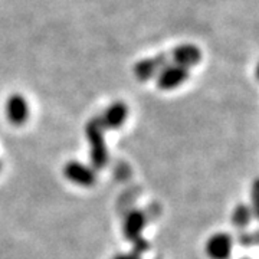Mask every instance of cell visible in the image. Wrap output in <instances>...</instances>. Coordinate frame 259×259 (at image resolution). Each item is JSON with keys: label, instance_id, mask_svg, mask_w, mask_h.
Masks as SVG:
<instances>
[{"label": "cell", "instance_id": "8", "mask_svg": "<svg viewBox=\"0 0 259 259\" xmlns=\"http://www.w3.org/2000/svg\"><path fill=\"white\" fill-rule=\"evenodd\" d=\"M127 117H128V107L124 102L118 101L111 104L98 118H100L102 127L105 130H115L120 128L121 125L125 122Z\"/></svg>", "mask_w": 259, "mask_h": 259}, {"label": "cell", "instance_id": "10", "mask_svg": "<svg viewBox=\"0 0 259 259\" xmlns=\"http://www.w3.org/2000/svg\"><path fill=\"white\" fill-rule=\"evenodd\" d=\"M250 210L253 218L259 221V177L255 179L250 186Z\"/></svg>", "mask_w": 259, "mask_h": 259}, {"label": "cell", "instance_id": "11", "mask_svg": "<svg viewBox=\"0 0 259 259\" xmlns=\"http://www.w3.org/2000/svg\"><path fill=\"white\" fill-rule=\"evenodd\" d=\"M238 242L242 246H259V231L241 232L238 236Z\"/></svg>", "mask_w": 259, "mask_h": 259}, {"label": "cell", "instance_id": "1", "mask_svg": "<svg viewBox=\"0 0 259 259\" xmlns=\"http://www.w3.org/2000/svg\"><path fill=\"white\" fill-rule=\"evenodd\" d=\"M202 58L200 51L193 45H183L176 49H173L170 54L164 55H158L151 59H144L134 68V74L139 78L140 81H147L150 78H154L160 74L161 69H164L166 66L170 65H179V66H185L190 68L193 65L199 64Z\"/></svg>", "mask_w": 259, "mask_h": 259}, {"label": "cell", "instance_id": "7", "mask_svg": "<svg viewBox=\"0 0 259 259\" xmlns=\"http://www.w3.org/2000/svg\"><path fill=\"white\" fill-rule=\"evenodd\" d=\"M6 115L10 124L13 125H23L29 117V105L25 97L13 94L10 95L6 102Z\"/></svg>", "mask_w": 259, "mask_h": 259}, {"label": "cell", "instance_id": "2", "mask_svg": "<svg viewBox=\"0 0 259 259\" xmlns=\"http://www.w3.org/2000/svg\"><path fill=\"white\" fill-rule=\"evenodd\" d=\"M85 134L90 143V158L93 167L95 170L105 167L108 163V148L105 144V128L98 117L88 121Z\"/></svg>", "mask_w": 259, "mask_h": 259}, {"label": "cell", "instance_id": "3", "mask_svg": "<svg viewBox=\"0 0 259 259\" xmlns=\"http://www.w3.org/2000/svg\"><path fill=\"white\" fill-rule=\"evenodd\" d=\"M64 176L75 185L90 187L97 182V170L81 161L71 160L64 166Z\"/></svg>", "mask_w": 259, "mask_h": 259}, {"label": "cell", "instance_id": "12", "mask_svg": "<svg viewBox=\"0 0 259 259\" xmlns=\"http://www.w3.org/2000/svg\"><path fill=\"white\" fill-rule=\"evenodd\" d=\"M134 243V248H133V252L134 253H137V255H143L146 250H148V248H150V245H148V242L146 241V239H143V236L141 238H139L137 241L133 242Z\"/></svg>", "mask_w": 259, "mask_h": 259}, {"label": "cell", "instance_id": "15", "mask_svg": "<svg viewBox=\"0 0 259 259\" xmlns=\"http://www.w3.org/2000/svg\"><path fill=\"white\" fill-rule=\"evenodd\" d=\"M0 170H2V161H0Z\"/></svg>", "mask_w": 259, "mask_h": 259}, {"label": "cell", "instance_id": "13", "mask_svg": "<svg viewBox=\"0 0 259 259\" xmlns=\"http://www.w3.org/2000/svg\"><path fill=\"white\" fill-rule=\"evenodd\" d=\"M112 259H141V256L137 255V253H134V252H130V253H118Z\"/></svg>", "mask_w": 259, "mask_h": 259}, {"label": "cell", "instance_id": "9", "mask_svg": "<svg viewBox=\"0 0 259 259\" xmlns=\"http://www.w3.org/2000/svg\"><path fill=\"white\" fill-rule=\"evenodd\" d=\"M252 218H253V214H252L249 204L239 203L233 209V212H232V223H233V226L238 231L241 232H243L248 228V225L252 221Z\"/></svg>", "mask_w": 259, "mask_h": 259}, {"label": "cell", "instance_id": "6", "mask_svg": "<svg viewBox=\"0 0 259 259\" xmlns=\"http://www.w3.org/2000/svg\"><path fill=\"white\" fill-rule=\"evenodd\" d=\"M189 78V68L170 65L160 71L157 75V83L161 90H173L185 82Z\"/></svg>", "mask_w": 259, "mask_h": 259}, {"label": "cell", "instance_id": "14", "mask_svg": "<svg viewBox=\"0 0 259 259\" xmlns=\"http://www.w3.org/2000/svg\"><path fill=\"white\" fill-rule=\"evenodd\" d=\"M256 74H258V78H259V65H258V69H256Z\"/></svg>", "mask_w": 259, "mask_h": 259}, {"label": "cell", "instance_id": "4", "mask_svg": "<svg viewBox=\"0 0 259 259\" xmlns=\"http://www.w3.org/2000/svg\"><path fill=\"white\" fill-rule=\"evenodd\" d=\"M148 218L146 213L140 209H134L130 210L125 218H124V225H122V232L127 241H137L139 238H141V233L146 229L147 226Z\"/></svg>", "mask_w": 259, "mask_h": 259}, {"label": "cell", "instance_id": "5", "mask_svg": "<svg viewBox=\"0 0 259 259\" xmlns=\"http://www.w3.org/2000/svg\"><path fill=\"white\" fill-rule=\"evenodd\" d=\"M233 248V239L228 233H214L206 242V253L210 259H228Z\"/></svg>", "mask_w": 259, "mask_h": 259}]
</instances>
